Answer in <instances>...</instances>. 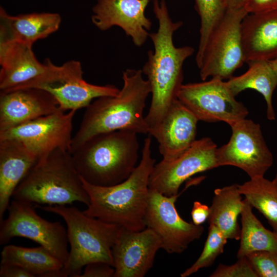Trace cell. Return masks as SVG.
<instances>
[{"label": "cell", "instance_id": "obj_1", "mask_svg": "<svg viewBox=\"0 0 277 277\" xmlns=\"http://www.w3.org/2000/svg\"><path fill=\"white\" fill-rule=\"evenodd\" d=\"M153 11L158 27L156 32L149 34L153 50L148 51L147 60L141 69L147 77L151 90V104L145 117L149 131L161 122L177 99L183 84L184 63L194 52L192 47L174 45L173 34L183 23L173 21L165 0H153Z\"/></svg>", "mask_w": 277, "mask_h": 277}, {"label": "cell", "instance_id": "obj_2", "mask_svg": "<svg viewBox=\"0 0 277 277\" xmlns=\"http://www.w3.org/2000/svg\"><path fill=\"white\" fill-rule=\"evenodd\" d=\"M123 86L115 96L97 98L87 107L77 132L72 137L70 153L100 133L128 130L148 133L144 116L146 100L151 93L149 81L141 69L123 72Z\"/></svg>", "mask_w": 277, "mask_h": 277}, {"label": "cell", "instance_id": "obj_3", "mask_svg": "<svg viewBox=\"0 0 277 277\" xmlns=\"http://www.w3.org/2000/svg\"><path fill=\"white\" fill-rule=\"evenodd\" d=\"M151 154V139L144 140L142 158L130 175L116 185H92L81 177L90 203L83 212L87 215L115 224L132 231L146 228L144 217L149 180L155 165Z\"/></svg>", "mask_w": 277, "mask_h": 277}, {"label": "cell", "instance_id": "obj_4", "mask_svg": "<svg viewBox=\"0 0 277 277\" xmlns=\"http://www.w3.org/2000/svg\"><path fill=\"white\" fill-rule=\"evenodd\" d=\"M137 133L119 130L97 134L71 153L81 177L89 184L109 186L127 179L136 168Z\"/></svg>", "mask_w": 277, "mask_h": 277}, {"label": "cell", "instance_id": "obj_5", "mask_svg": "<svg viewBox=\"0 0 277 277\" xmlns=\"http://www.w3.org/2000/svg\"><path fill=\"white\" fill-rule=\"evenodd\" d=\"M14 200L35 205L90 203L71 153L57 149L38 160L15 189Z\"/></svg>", "mask_w": 277, "mask_h": 277}, {"label": "cell", "instance_id": "obj_6", "mask_svg": "<svg viewBox=\"0 0 277 277\" xmlns=\"http://www.w3.org/2000/svg\"><path fill=\"white\" fill-rule=\"evenodd\" d=\"M36 206L60 215L66 223L70 250L63 277H78L83 267L94 262L113 267L112 248L122 227L89 216L74 206Z\"/></svg>", "mask_w": 277, "mask_h": 277}, {"label": "cell", "instance_id": "obj_7", "mask_svg": "<svg viewBox=\"0 0 277 277\" xmlns=\"http://www.w3.org/2000/svg\"><path fill=\"white\" fill-rule=\"evenodd\" d=\"M245 8L227 9L211 32L196 65L203 81L209 77L229 79L245 62L241 23L248 14Z\"/></svg>", "mask_w": 277, "mask_h": 277}, {"label": "cell", "instance_id": "obj_8", "mask_svg": "<svg viewBox=\"0 0 277 277\" xmlns=\"http://www.w3.org/2000/svg\"><path fill=\"white\" fill-rule=\"evenodd\" d=\"M33 204L14 200L10 202L7 219L1 222L0 243L14 237L30 239L43 247L64 265L69 256L67 230L58 222L38 215Z\"/></svg>", "mask_w": 277, "mask_h": 277}, {"label": "cell", "instance_id": "obj_9", "mask_svg": "<svg viewBox=\"0 0 277 277\" xmlns=\"http://www.w3.org/2000/svg\"><path fill=\"white\" fill-rule=\"evenodd\" d=\"M185 190L166 196L149 188L144 217L146 228L157 235L161 248L169 254L184 252L192 242L201 237L204 230L202 226L184 220L177 212L175 203Z\"/></svg>", "mask_w": 277, "mask_h": 277}, {"label": "cell", "instance_id": "obj_10", "mask_svg": "<svg viewBox=\"0 0 277 277\" xmlns=\"http://www.w3.org/2000/svg\"><path fill=\"white\" fill-rule=\"evenodd\" d=\"M227 82L217 78L183 84L177 99L199 121L224 122L230 126L248 114L247 108L236 100Z\"/></svg>", "mask_w": 277, "mask_h": 277}, {"label": "cell", "instance_id": "obj_11", "mask_svg": "<svg viewBox=\"0 0 277 277\" xmlns=\"http://www.w3.org/2000/svg\"><path fill=\"white\" fill-rule=\"evenodd\" d=\"M227 143L217 148L218 165L243 170L250 179L264 176L273 164V155L263 137L260 125L246 118L231 126Z\"/></svg>", "mask_w": 277, "mask_h": 277}, {"label": "cell", "instance_id": "obj_12", "mask_svg": "<svg viewBox=\"0 0 277 277\" xmlns=\"http://www.w3.org/2000/svg\"><path fill=\"white\" fill-rule=\"evenodd\" d=\"M81 64L69 61L61 66L49 62L38 89L52 94L63 111L87 107L94 98L115 96L120 89L113 85H96L83 78Z\"/></svg>", "mask_w": 277, "mask_h": 277}, {"label": "cell", "instance_id": "obj_13", "mask_svg": "<svg viewBox=\"0 0 277 277\" xmlns=\"http://www.w3.org/2000/svg\"><path fill=\"white\" fill-rule=\"evenodd\" d=\"M217 146L211 138L196 140L176 159L155 164L149 180V188L166 196L178 194L181 185L192 175L219 167Z\"/></svg>", "mask_w": 277, "mask_h": 277}, {"label": "cell", "instance_id": "obj_14", "mask_svg": "<svg viewBox=\"0 0 277 277\" xmlns=\"http://www.w3.org/2000/svg\"><path fill=\"white\" fill-rule=\"evenodd\" d=\"M76 110H61L10 129L0 131V140L15 139L23 143L41 160L60 149L70 152L72 121Z\"/></svg>", "mask_w": 277, "mask_h": 277}, {"label": "cell", "instance_id": "obj_15", "mask_svg": "<svg viewBox=\"0 0 277 277\" xmlns=\"http://www.w3.org/2000/svg\"><path fill=\"white\" fill-rule=\"evenodd\" d=\"M160 248L161 241L151 229L132 231L122 227L112 248L113 277L144 276Z\"/></svg>", "mask_w": 277, "mask_h": 277}, {"label": "cell", "instance_id": "obj_16", "mask_svg": "<svg viewBox=\"0 0 277 277\" xmlns=\"http://www.w3.org/2000/svg\"><path fill=\"white\" fill-rule=\"evenodd\" d=\"M150 0H97L92 8L91 20L100 30L121 28L137 47L149 36L152 22L145 15Z\"/></svg>", "mask_w": 277, "mask_h": 277}, {"label": "cell", "instance_id": "obj_17", "mask_svg": "<svg viewBox=\"0 0 277 277\" xmlns=\"http://www.w3.org/2000/svg\"><path fill=\"white\" fill-rule=\"evenodd\" d=\"M195 115L178 99L171 105L161 122L149 131L159 144L163 160H173L184 152L196 140Z\"/></svg>", "mask_w": 277, "mask_h": 277}, {"label": "cell", "instance_id": "obj_18", "mask_svg": "<svg viewBox=\"0 0 277 277\" xmlns=\"http://www.w3.org/2000/svg\"><path fill=\"white\" fill-rule=\"evenodd\" d=\"M60 110L54 97L41 89L28 88L2 92L0 95V131L10 129Z\"/></svg>", "mask_w": 277, "mask_h": 277}, {"label": "cell", "instance_id": "obj_19", "mask_svg": "<svg viewBox=\"0 0 277 277\" xmlns=\"http://www.w3.org/2000/svg\"><path fill=\"white\" fill-rule=\"evenodd\" d=\"M245 62L277 57V9L248 14L241 23Z\"/></svg>", "mask_w": 277, "mask_h": 277}, {"label": "cell", "instance_id": "obj_20", "mask_svg": "<svg viewBox=\"0 0 277 277\" xmlns=\"http://www.w3.org/2000/svg\"><path fill=\"white\" fill-rule=\"evenodd\" d=\"M38 160L21 142L15 139L0 140V223L15 189Z\"/></svg>", "mask_w": 277, "mask_h": 277}, {"label": "cell", "instance_id": "obj_21", "mask_svg": "<svg viewBox=\"0 0 277 277\" xmlns=\"http://www.w3.org/2000/svg\"><path fill=\"white\" fill-rule=\"evenodd\" d=\"M32 46L18 42L0 43L1 92L12 90L44 71L45 64L36 58Z\"/></svg>", "mask_w": 277, "mask_h": 277}, {"label": "cell", "instance_id": "obj_22", "mask_svg": "<svg viewBox=\"0 0 277 277\" xmlns=\"http://www.w3.org/2000/svg\"><path fill=\"white\" fill-rule=\"evenodd\" d=\"M61 17L57 13L42 12L11 15L0 7V43L18 42L30 45L58 29Z\"/></svg>", "mask_w": 277, "mask_h": 277}, {"label": "cell", "instance_id": "obj_23", "mask_svg": "<svg viewBox=\"0 0 277 277\" xmlns=\"http://www.w3.org/2000/svg\"><path fill=\"white\" fill-rule=\"evenodd\" d=\"M242 195L237 184L214 191L207 222L209 225L216 227L228 239L238 240L240 238L238 219L244 206Z\"/></svg>", "mask_w": 277, "mask_h": 277}, {"label": "cell", "instance_id": "obj_24", "mask_svg": "<svg viewBox=\"0 0 277 277\" xmlns=\"http://www.w3.org/2000/svg\"><path fill=\"white\" fill-rule=\"evenodd\" d=\"M248 64L249 68L245 73L228 79V86L235 96L248 89L261 93L266 103L267 119L274 120L276 116L272 97L277 86V75L269 61H255Z\"/></svg>", "mask_w": 277, "mask_h": 277}, {"label": "cell", "instance_id": "obj_25", "mask_svg": "<svg viewBox=\"0 0 277 277\" xmlns=\"http://www.w3.org/2000/svg\"><path fill=\"white\" fill-rule=\"evenodd\" d=\"M2 263L18 265L33 276L63 277V264L43 247L7 245L1 252Z\"/></svg>", "mask_w": 277, "mask_h": 277}, {"label": "cell", "instance_id": "obj_26", "mask_svg": "<svg viewBox=\"0 0 277 277\" xmlns=\"http://www.w3.org/2000/svg\"><path fill=\"white\" fill-rule=\"evenodd\" d=\"M252 208L244 199L241 213L242 228L238 259L255 251H267L277 253V234L263 226L253 214Z\"/></svg>", "mask_w": 277, "mask_h": 277}, {"label": "cell", "instance_id": "obj_27", "mask_svg": "<svg viewBox=\"0 0 277 277\" xmlns=\"http://www.w3.org/2000/svg\"><path fill=\"white\" fill-rule=\"evenodd\" d=\"M238 187L240 193L263 215L277 234V181L259 176L238 184Z\"/></svg>", "mask_w": 277, "mask_h": 277}, {"label": "cell", "instance_id": "obj_28", "mask_svg": "<svg viewBox=\"0 0 277 277\" xmlns=\"http://www.w3.org/2000/svg\"><path fill=\"white\" fill-rule=\"evenodd\" d=\"M195 9L200 18V40L196 63L200 59L208 38L222 19L227 8L225 0H194Z\"/></svg>", "mask_w": 277, "mask_h": 277}, {"label": "cell", "instance_id": "obj_29", "mask_svg": "<svg viewBox=\"0 0 277 277\" xmlns=\"http://www.w3.org/2000/svg\"><path fill=\"white\" fill-rule=\"evenodd\" d=\"M208 233L203 249L196 261L181 273V277H187L200 269L211 266L216 259L224 251L228 239L216 227L209 225Z\"/></svg>", "mask_w": 277, "mask_h": 277}, {"label": "cell", "instance_id": "obj_30", "mask_svg": "<svg viewBox=\"0 0 277 277\" xmlns=\"http://www.w3.org/2000/svg\"><path fill=\"white\" fill-rule=\"evenodd\" d=\"M247 257L259 277H277V253L255 251Z\"/></svg>", "mask_w": 277, "mask_h": 277}, {"label": "cell", "instance_id": "obj_31", "mask_svg": "<svg viewBox=\"0 0 277 277\" xmlns=\"http://www.w3.org/2000/svg\"><path fill=\"white\" fill-rule=\"evenodd\" d=\"M210 277H259L247 256L230 265L220 264Z\"/></svg>", "mask_w": 277, "mask_h": 277}, {"label": "cell", "instance_id": "obj_32", "mask_svg": "<svg viewBox=\"0 0 277 277\" xmlns=\"http://www.w3.org/2000/svg\"><path fill=\"white\" fill-rule=\"evenodd\" d=\"M114 271V268L109 264L94 262L87 264L78 277H113Z\"/></svg>", "mask_w": 277, "mask_h": 277}, {"label": "cell", "instance_id": "obj_33", "mask_svg": "<svg viewBox=\"0 0 277 277\" xmlns=\"http://www.w3.org/2000/svg\"><path fill=\"white\" fill-rule=\"evenodd\" d=\"M245 8L248 14L269 11L277 9V0H248Z\"/></svg>", "mask_w": 277, "mask_h": 277}, {"label": "cell", "instance_id": "obj_34", "mask_svg": "<svg viewBox=\"0 0 277 277\" xmlns=\"http://www.w3.org/2000/svg\"><path fill=\"white\" fill-rule=\"evenodd\" d=\"M209 213L210 207L199 201H195L191 211L192 222L196 225H201L207 221Z\"/></svg>", "mask_w": 277, "mask_h": 277}, {"label": "cell", "instance_id": "obj_35", "mask_svg": "<svg viewBox=\"0 0 277 277\" xmlns=\"http://www.w3.org/2000/svg\"><path fill=\"white\" fill-rule=\"evenodd\" d=\"M1 277H34L22 267L12 264L1 263Z\"/></svg>", "mask_w": 277, "mask_h": 277}, {"label": "cell", "instance_id": "obj_36", "mask_svg": "<svg viewBox=\"0 0 277 277\" xmlns=\"http://www.w3.org/2000/svg\"><path fill=\"white\" fill-rule=\"evenodd\" d=\"M225 2L227 9L237 10L245 8L248 0H225Z\"/></svg>", "mask_w": 277, "mask_h": 277}, {"label": "cell", "instance_id": "obj_37", "mask_svg": "<svg viewBox=\"0 0 277 277\" xmlns=\"http://www.w3.org/2000/svg\"><path fill=\"white\" fill-rule=\"evenodd\" d=\"M269 61L277 75V57Z\"/></svg>", "mask_w": 277, "mask_h": 277}, {"label": "cell", "instance_id": "obj_38", "mask_svg": "<svg viewBox=\"0 0 277 277\" xmlns=\"http://www.w3.org/2000/svg\"><path fill=\"white\" fill-rule=\"evenodd\" d=\"M274 179H275L276 181H277V171H276V173Z\"/></svg>", "mask_w": 277, "mask_h": 277}]
</instances>
